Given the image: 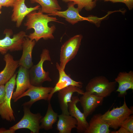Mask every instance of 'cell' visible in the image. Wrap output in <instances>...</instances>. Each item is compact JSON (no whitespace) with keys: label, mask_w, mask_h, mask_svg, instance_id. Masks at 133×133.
<instances>
[{"label":"cell","mask_w":133,"mask_h":133,"mask_svg":"<svg viewBox=\"0 0 133 133\" xmlns=\"http://www.w3.org/2000/svg\"><path fill=\"white\" fill-rule=\"evenodd\" d=\"M36 11L32 12L26 16L27 20L24 24L26 29L34 30V32L27 35V37L36 42L41 38L45 40L53 39L54 37L53 33L56 27L54 25L50 27L48 23L52 21L58 22V19L56 17L44 14L41 12L40 8L38 12Z\"/></svg>","instance_id":"cell-1"},{"label":"cell","mask_w":133,"mask_h":133,"mask_svg":"<svg viewBox=\"0 0 133 133\" xmlns=\"http://www.w3.org/2000/svg\"><path fill=\"white\" fill-rule=\"evenodd\" d=\"M116 83L115 81H110L104 76H96L89 81L85 87V92L106 97L116 90Z\"/></svg>","instance_id":"cell-2"},{"label":"cell","mask_w":133,"mask_h":133,"mask_svg":"<svg viewBox=\"0 0 133 133\" xmlns=\"http://www.w3.org/2000/svg\"><path fill=\"white\" fill-rule=\"evenodd\" d=\"M46 61H51L49 50L43 49L40 54V60L38 63L33 66L29 69L30 79L31 85L37 86H42L45 82H50L52 80L48 71H45L43 68V64Z\"/></svg>","instance_id":"cell-3"},{"label":"cell","mask_w":133,"mask_h":133,"mask_svg":"<svg viewBox=\"0 0 133 133\" xmlns=\"http://www.w3.org/2000/svg\"><path fill=\"white\" fill-rule=\"evenodd\" d=\"M133 113V108H129L128 106L125 99L121 106L108 110L103 114H101L102 119L111 128L115 130L117 129L124 121Z\"/></svg>","instance_id":"cell-4"},{"label":"cell","mask_w":133,"mask_h":133,"mask_svg":"<svg viewBox=\"0 0 133 133\" xmlns=\"http://www.w3.org/2000/svg\"><path fill=\"white\" fill-rule=\"evenodd\" d=\"M12 31L6 29L4 31V37L0 39V53L4 55L8 51H13L22 50V46L25 37L27 36L25 32L22 31L14 34Z\"/></svg>","instance_id":"cell-5"},{"label":"cell","mask_w":133,"mask_h":133,"mask_svg":"<svg viewBox=\"0 0 133 133\" xmlns=\"http://www.w3.org/2000/svg\"><path fill=\"white\" fill-rule=\"evenodd\" d=\"M83 38L82 35H76L69 39L62 45L60 50L59 65L63 70H65L67 64L77 55Z\"/></svg>","instance_id":"cell-6"},{"label":"cell","mask_w":133,"mask_h":133,"mask_svg":"<svg viewBox=\"0 0 133 133\" xmlns=\"http://www.w3.org/2000/svg\"><path fill=\"white\" fill-rule=\"evenodd\" d=\"M30 108L23 106L24 115L20 120L9 129L16 131L26 128L29 129L32 133H38L40 129L41 120L42 117L39 113L33 114L30 111Z\"/></svg>","instance_id":"cell-7"},{"label":"cell","mask_w":133,"mask_h":133,"mask_svg":"<svg viewBox=\"0 0 133 133\" xmlns=\"http://www.w3.org/2000/svg\"><path fill=\"white\" fill-rule=\"evenodd\" d=\"M17 74L15 73L5 84V95L4 101L0 106V116L3 119L10 122L14 121L15 118L11 107V100L16 83Z\"/></svg>","instance_id":"cell-8"},{"label":"cell","mask_w":133,"mask_h":133,"mask_svg":"<svg viewBox=\"0 0 133 133\" xmlns=\"http://www.w3.org/2000/svg\"><path fill=\"white\" fill-rule=\"evenodd\" d=\"M67 9L64 11H57L52 14H48L50 16H58L65 18L66 21L73 25L78 22L84 20L96 23L98 17L93 16L84 17L79 14L78 8L74 7L75 4L73 2H67Z\"/></svg>","instance_id":"cell-9"},{"label":"cell","mask_w":133,"mask_h":133,"mask_svg":"<svg viewBox=\"0 0 133 133\" xmlns=\"http://www.w3.org/2000/svg\"><path fill=\"white\" fill-rule=\"evenodd\" d=\"M53 88L51 87L37 86L31 85L22 94L14 100V102L17 101L23 97L29 96L30 98V100L24 103L22 105L30 108L34 103L38 101L43 100L48 101L50 94Z\"/></svg>","instance_id":"cell-10"},{"label":"cell","mask_w":133,"mask_h":133,"mask_svg":"<svg viewBox=\"0 0 133 133\" xmlns=\"http://www.w3.org/2000/svg\"><path fill=\"white\" fill-rule=\"evenodd\" d=\"M104 98L86 92L79 98L83 113L87 118L91 115L98 106L103 104Z\"/></svg>","instance_id":"cell-11"},{"label":"cell","mask_w":133,"mask_h":133,"mask_svg":"<svg viewBox=\"0 0 133 133\" xmlns=\"http://www.w3.org/2000/svg\"><path fill=\"white\" fill-rule=\"evenodd\" d=\"M79 98L77 96H72L71 101L68 104V110L69 115L75 118L77 122L76 128L78 133H84L88 126L86 118L77 106Z\"/></svg>","instance_id":"cell-12"},{"label":"cell","mask_w":133,"mask_h":133,"mask_svg":"<svg viewBox=\"0 0 133 133\" xmlns=\"http://www.w3.org/2000/svg\"><path fill=\"white\" fill-rule=\"evenodd\" d=\"M25 0H17L14 5L11 16L12 21L16 23V26L19 27L24 18L30 12L38 10L40 6L37 5L33 7H28L25 3Z\"/></svg>","instance_id":"cell-13"},{"label":"cell","mask_w":133,"mask_h":133,"mask_svg":"<svg viewBox=\"0 0 133 133\" xmlns=\"http://www.w3.org/2000/svg\"><path fill=\"white\" fill-rule=\"evenodd\" d=\"M19 66L16 79V88L12 97V99L14 100L21 95L31 85L29 69L21 66Z\"/></svg>","instance_id":"cell-14"},{"label":"cell","mask_w":133,"mask_h":133,"mask_svg":"<svg viewBox=\"0 0 133 133\" xmlns=\"http://www.w3.org/2000/svg\"><path fill=\"white\" fill-rule=\"evenodd\" d=\"M76 92L82 95L84 92L81 88L72 85L66 87L58 91V99L62 113L69 115L68 104L71 101L73 93Z\"/></svg>","instance_id":"cell-15"},{"label":"cell","mask_w":133,"mask_h":133,"mask_svg":"<svg viewBox=\"0 0 133 133\" xmlns=\"http://www.w3.org/2000/svg\"><path fill=\"white\" fill-rule=\"evenodd\" d=\"M56 67L59 73L58 80L50 94L48 101H50L53 94L67 86L72 85L81 89L83 83L81 82H77L73 80L65 73V70L62 69L59 64L56 62Z\"/></svg>","instance_id":"cell-16"},{"label":"cell","mask_w":133,"mask_h":133,"mask_svg":"<svg viewBox=\"0 0 133 133\" xmlns=\"http://www.w3.org/2000/svg\"><path fill=\"white\" fill-rule=\"evenodd\" d=\"M4 60L5 63L3 69L0 72V85H5L13 76L19 66V61L15 60L10 54L4 55Z\"/></svg>","instance_id":"cell-17"},{"label":"cell","mask_w":133,"mask_h":133,"mask_svg":"<svg viewBox=\"0 0 133 133\" xmlns=\"http://www.w3.org/2000/svg\"><path fill=\"white\" fill-rule=\"evenodd\" d=\"M115 81L118 84L116 91L119 93V96L125 97L127 90L129 89L133 90V71L119 72L115 79Z\"/></svg>","instance_id":"cell-18"},{"label":"cell","mask_w":133,"mask_h":133,"mask_svg":"<svg viewBox=\"0 0 133 133\" xmlns=\"http://www.w3.org/2000/svg\"><path fill=\"white\" fill-rule=\"evenodd\" d=\"M36 41L30 39L27 36L24 39L22 46V53L19 60V66L29 69L33 65L32 54Z\"/></svg>","instance_id":"cell-19"},{"label":"cell","mask_w":133,"mask_h":133,"mask_svg":"<svg viewBox=\"0 0 133 133\" xmlns=\"http://www.w3.org/2000/svg\"><path fill=\"white\" fill-rule=\"evenodd\" d=\"M101 114L94 115L88 123V126L84 133H109L108 125L101 118Z\"/></svg>","instance_id":"cell-20"},{"label":"cell","mask_w":133,"mask_h":133,"mask_svg":"<svg viewBox=\"0 0 133 133\" xmlns=\"http://www.w3.org/2000/svg\"><path fill=\"white\" fill-rule=\"evenodd\" d=\"M58 118L56 126L59 133H71L72 129L76 128L77 121L70 115L62 113Z\"/></svg>","instance_id":"cell-21"},{"label":"cell","mask_w":133,"mask_h":133,"mask_svg":"<svg viewBox=\"0 0 133 133\" xmlns=\"http://www.w3.org/2000/svg\"><path fill=\"white\" fill-rule=\"evenodd\" d=\"M48 109L45 116L42 117L40 121L41 129L48 131L53 128V126L58 120V115L53 110L50 101H48Z\"/></svg>","instance_id":"cell-22"},{"label":"cell","mask_w":133,"mask_h":133,"mask_svg":"<svg viewBox=\"0 0 133 133\" xmlns=\"http://www.w3.org/2000/svg\"><path fill=\"white\" fill-rule=\"evenodd\" d=\"M32 3H37L41 6V12L43 13L50 14L61 10L57 0H30Z\"/></svg>","instance_id":"cell-23"},{"label":"cell","mask_w":133,"mask_h":133,"mask_svg":"<svg viewBox=\"0 0 133 133\" xmlns=\"http://www.w3.org/2000/svg\"><path fill=\"white\" fill-rule=\"evenodd\" d=\"M63 2H72L77 4V8L79 12L84 8L87 11L92 10L96 5V1L93 0H62Z\"/></svg>","instance_id":"cell-24"},{"label":"cell","mask_w":133,"mask_h":133,"mask_svg":"<svg viewBox=\"0 0 133 133\" xmlns=\"http://www.w3.org/2000/svg\"><path fill=\"white\" fill-rule=\"evenodd\" d=\"M120 127H122L130 133H133V115H131L122 123Z\"/></svg>","instance_id":"cell-25"},{"label":"cell","mask_w":133,"mask_h":133,"mask_svg":"<svg viewBox=\"0 0 133 133\" xmlns=\"http://www.w3.org/2000/svg\"><path fill=\"white\" fill-rule=\"evenodd\" d=\"M105 1H110L113 3L122 2L124 3L129 10L133 8V0H104Z\"/></svg>","instance_id":"cell-26"},{"label":"cell","mask_w":133,"mask_h":133,"mask_svg":"<svg viewBox=\"0 0 133 133\" xmlns=\"http://www.w3.org/2000/svg\"><path fill=\"white\" fill-rule=\"evenodd\" d=\"M17 0H0L2 6L13 7Z\"/></svg>","instance_id":"cell-27"},{"label":"cell","mask_w":133,"mask_h":133,"mask_svg":"<svg viewBox=\"0 0 133 133\" xmlns=\"http://www.w3.org/2000/svg\"><path fill=\"white\" fill-rule=\"evenodd\" d=\"M5 95V85H0V106L3 103Z\"/></svg>","instance_id":"cell-28"},{"label":"cell","mask_w":133,"mask_h":133,"mask_svg":"<svg viewBox=\"0 0 133 133\" xmlns=\"http://www.w3.org/2000/svg\"><path fill=\"white\" fill-rule=\"evenodd\" d=\"M120 128L117 131H114L111 132L112 133H130L127 130L124 128L120 127Z\"/></svg>","instance_id":"cell-29"},{"label":"cell","mask_w":133,"mask_h":133,"mask_svg":"<svg viewBox=\"0 0 133 133\" xmlns=\"http://www.w3.org/2000/svg\"><path fill=\"white\" fill-rule=\"evenodd\" d=\"M15 131L10 129H6L4 128H0V133H14Z\"/></svg>","instance_id":"cell-30"},{"label":"cell","mask_w":133,"mask_h":133,"mask_svg":"<svg viewBox=\"0 0 133 133\" xmlns=\"http://www.w3.org/2000/svg\"><path fill=\"white\" fill-rule=\"evenodd\" d=\"M2 6L0 2V14H1L2 13L1 9L2 8Z\"/></svg>","instance_id":"cell-31"},{"label":"cell","mask_w":133,"mask_h":133,"mask_svg":"<svg viewBox=\"0 0 133 133\" xmlns=\"http://www.w3.org/2000/svg\"><path fill=\"white\" fill-rule=\"evenodd\" d=\"M95 0V1H97V0Z\"/></svg>","instance_id":"cell-32"}]
</instances>
